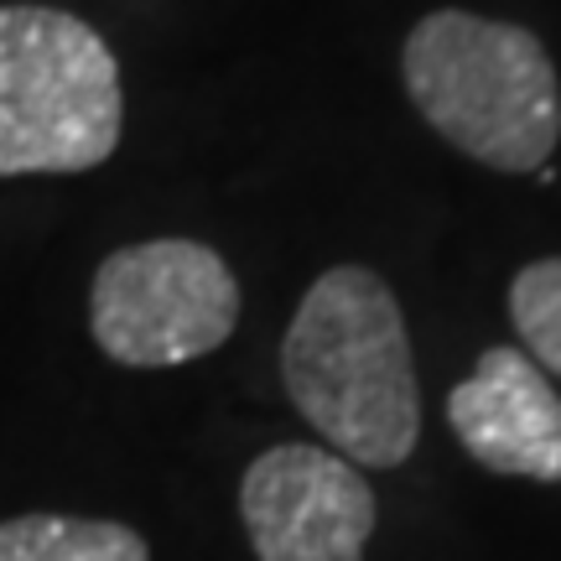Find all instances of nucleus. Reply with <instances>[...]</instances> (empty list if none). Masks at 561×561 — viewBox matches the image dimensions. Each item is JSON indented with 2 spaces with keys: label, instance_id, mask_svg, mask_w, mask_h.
I'll return each instance as SVG.
<instances>
[{
  "label": "nucleus",
  "instance_id": "obj_1",
  "mask_svg": "<svg viewBox=\"0 0 561 561\" xmlns=\"http://www.w3.org/2000/svg\"><path fill=\"white\" fill-rule=\"evenodd\" d=\"M280 380L307 426L354 468H401L421 437L401 301L375 271H322L280 339Z\"/></svg>",
  "mask_w": 561,
  "mask_h": 561
},
{
  "label": "nucleus",
  "instance_id": "obj_2",
  "mask_svg": "<svg viewBox=\"0 0 561 561\" xmlns=\"http://www.w3.org/2000/svg\"><path fill=\"white\" fill-rule=\"evenodd\" d=\"M405 94L447 146L494 172H541L561 136V89L536 32L432 11L401 53Z\"/></svg>",
  "mask_w": 561,
  "mask_h": 561
},
{
  "label": "nucleus",
  "instance_id": "obj_3",
  "mask_svg": "<svg viewBox=\"0 0 561 561\" xmlns=\"http://www.w3.org/2000/svg\"><path fill=\"white\" fill-rule=\"evenodd\" d=\"M121 125V68L89 21L0 5V178L89 172L115 157Z\"/></svg>",
  "mask_w": 561,
  "mask_h": 561
},
{
  "label": "nucleus",
  "instance_id": "obj_4",
  "mask_svg": "<svg viewBox=\"0 0 561 561\" xmlns=\"http://www.w3.org/2000/svg\"><path fill=\"white\" fill-rule=\"evenodd\" d=\"M240 322V280L198 240L125 244L94 271L89 328L125 369H172L214 354Z\"/></svg>",
  "mask_w": 561,
  "mask_h": 561
},
{
  "label": "nucleus",
  "instance_id": "obj_5",
  "mask_svg": "<svg viewBox=\"0 0 561 561\" xmlns=\"http://www.w3.org/2000/svg\"><path fill=\"white\" fill-rule=\"evenodd\" d=\"M375 515L369 479L333 447L280 442L240 479V520L261 561H364Z\"/></svg>",
  "mask_w": 561,
  "mask_h": 561
},
{
  "label": "nucleus",
  "instance_id": "obj_6",
  "mask_svg": "<svg viewBox=\"0 0 561 561\" xmlns=\"http://www.w3.org/2000/svg\"><path fill=\"white\" fill-rule=\"evenodd\" d=\"M447 421L489 473L561 483V396L525 348H489L447 396Z\"/></svg>",
  "mask_w": 561,
  "mask_h": 561
},
{
  "label": "nucleus",
  "instance_id": "obj_7",
  "mask_svg": "<svg viewBox=\"0 0 561 561\" xmlns=\"http://www.w3.org/2000/svg\"><path fill=\"white\" fill-rule=\"evenodd\" d=\"M0 561H151V546L121 520L16 515L0 520Z\"/></svg>",
  "mask_w": 561,
  "mask_h": 561
},
{
  "label": "nucleus",
  "instance_id": "obj_8",
  "mask_svg": "<svg viewBox=\"0 0 561 561\" xmlns=\"http://www.w3.org/2000/svg\"><path fill=\"white\" fill-rule=\"evenodd\" d=\"M510 318L530 359L561 380V255L525 265L510 286Z\"/></svg>",
  "mask_w": 561,
  "mask_h": 561
}]
</instances>
